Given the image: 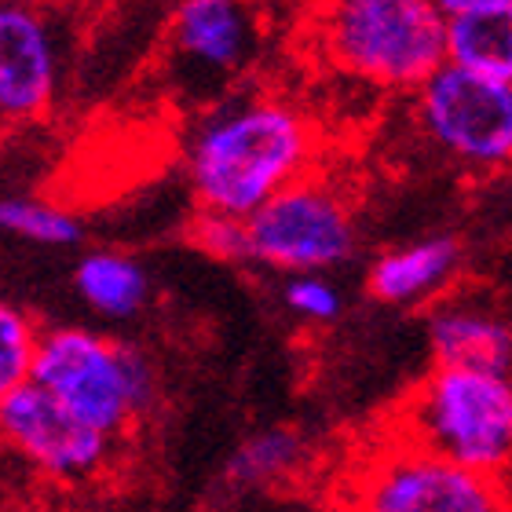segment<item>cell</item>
<instances>
[{"label":"cell","instance_id":"cell-1","mask_svg":"<svg viewBox=\"0 0 512 512\" xmlns=\"http://www.w3.org/2000/svg\"><path fill=\"white\" fill-rule=\"evenodd\" d=\"M322 128L297 99L242 88L194 114L183 136V180L198 213L249 220L275 194L319 172Z\"/></svg>","mask_w":512,"mask_h":512},{"label":"cell","instance_id":"cell-2","mask_svg":"<svg viewBox=\"0 0 512 512\" xmlns=\"http://www.w3.org/2000/svg\"><path fill=\"white\" fill-rule=\"evenodd\" d=\"M319 48L348 81L414 92L447 63V15L432 0H322Z\"/></svg>","mask_w":512,"mask_h":512},{"label":"cell","instance_id":"cell-3","mask_svg":"<svg viewBox=\"0 0 512 512\" xmlns=\"http://www.w3.org/2000/svg\"><path fill=\"white\" fill-rule=\"evenodd\" d=\"M33 384L110 439L128 436L161 399L158 366L139 344L92 326L41 330Z\"/></svg>","mask_w":512,"mask_h":512},{"label":"cell","instance_id":"cell-4","mask_svg":"<svg viewBox=\"0 0 512 512\" xmlns=\"http://www.w3.org/2000/svg\"><path fill=\"white\" fill-rule=\"evenodd\" d=\"M392 432L483 476H512V374L436 366L395 410Z\"/></svg>","mask_w":512,"mask_h":512},{"label":"cell","instance_id":"cell-5","mask_svg":"<svg viewBox=\"0 0 512 512\" xmlns=\"http://www.w3.org/2000/svg\"><path fill=\"white\" fill-rule=\"evenodd\" d=\"M267 26L256 0H176L161 41V81L194 114L242 92L264 59Z\"/></svg>","mask_w":512,"mask_h":512},{"label":"cell","instance_id":"cell-6","mask_svg":"<svg viewBox=\"0 0 512 512\" xmlns=\"http://www.w3.org/2000/svg\"><path fill=\"white\" fill-rule=\"evenodd\" d=\"M337 512H512L509 483L388 432L344 476Z\"/></svg>","mask_w":512,"mask_h":512},{"label":"cell","instance_id":"cell-7","mask_svg":"<svg viewBox=\"0 0 512 512\" xmlns=\"http://www.w3.org/2000/svg\"><path fill=\"white\" fill-rule=\"evenodd\" d=\"M249 264L278 275H330L359 253L352 194L326 172H311L246 220Z\"/></svg>","mask_w":512,"mask_h":512},{"label":"cell","instance_id":"cell-8","mask_svg":"<svg viewBox=\"0 0 512 512\" xmlns=\"http://www.w3.org/2000/svg\"><path fill=\"white\" fill-rule=\"evenodd\" d=\"M410 114L428 150L472 176L512 169V81L443 63L410 92Z\"/></svg>","mask_w":512,"mask_h":512},{"label":"cell","instance_id":"cell-9","mask_svg":"<svg viewBox=\"0 0 512 512\" xmlns=\"http://www.w3.org/2000/svg\"><path fill=\"white\" fill-rule=\"evenodd\" d=\"M0 443L59 483H85L107 469L118 439L85 425L41 384H22L0 403Z\"/></svg>","mask_w":512,"mask_h":512},{"label":"cell","instance_id":"cell-10","mask_svg":"<svg viewBox=\"0 0 512 512\" xmlns=\"http://www.w3.org/2000/svg\"><path fill=\"white\" fill-rule=\"evenodd\" d=\"M63 92L59 26L30 0H0V125H30Z\"/></svg>","mask_w":512,"mask_h":512},{"label":"cell","instance_id":"cell-11","mask_svg":"<svg viewBox=\"0 0 512 512\" xmlns=\"http://www.w3.org/2000/svg\"><path fill=\"white\" fill-rule=\"evenodd\" d=\"M465 267V249L454 235H428L384 249L366 271V293L392 308H428L447 297Z\"/></svg>","mask_w":512,"mask_h":512},{"label":"cell","instance_id":"cell-12","mask_svg":"<svg viewBox=\"0 0 512 512\" xmlns=\"http://www.w3.org/2000/svg\"><path fill=\"white\" fill-rule=\"evenodd\" d=\"M428 348L436 366L512 374V322L480 300H439L428 315Z\"/></svg>","mask_w":512,"mask_h":512},{"label":"cell","instance_id":"cell-13","mask_svg":"<svg viewBox=\"0 0 512 512\" xmlns=\"http://www.w3.org/2000/svg\"><path fill=\"white\" fill-rule=\"evenodd\" d=\"M74 293L99 319L136 322L150 308L154 282L139 256L125 249H88L74 260Z\"/></svg>","mask_w":512,"mask_h":512},{"label":"cell","instance_id":"cell-14","mask_svg":"<svg viewBox=\"0 0 512 512\" xmlns=\"http://www.w3.org/2000/svg\"><path fill=\"white\" fill-rule=\"evenodd\" d=\"M311 458L308 436L293 425H271L246 436L224 465V487L235 494L271 491L304 472Z\"/></svg>","mask_w":512,"mask_h":512},{"label":"cell","instance_id":"cell-15","mask_svg":"<svg viewBox=\"0 0 512 512\" xmlns=\"http://www.w3.org/2000/svg\"><path fill=\"white\" fill-rule=\"evenodd\" d=\"M447 63L512 81V8H480L447 19Z\"/></svg>","mask_w":512,"mask_h":512},{"label":"cell","instance_id":"cell-16","mask_svg":"<svg viewBox=\"0 0 512 512\" xmlns=\"http://www.w3.org/2000/svg\"><path fill=\"white\" fill-rule=\"evenodd\" d=\"M0 235L41 249H74L85 238V224L66 205L33 194H4L0 198Z\"/></svg>","mask_w":512,"mask_h":512},{"label":"cell","instance_id":"cell-17","mask_svg":"<svg viewBox=\"0 0 512 512\" xmlns=\"http://www.w3.org/2000/svg\"><path fill=\"white\" fill-rule=\"evenodd\" d=\"M41 326L11 300L0 297V403L33 381Z\"/></svg>","mask_w":512,"mask_h":512},{"label":"cell","instance_id":"cell-18","mask_svg":"<svg viewBox=\"0 0 512 512\" xmlns=\"http://www.w3.org/2000/svg\"><path fill=\"white\" fill-rule=\"evenodd\" d=\"M278 297L300 326H333L344 315V289L330 275H286Z\"/></svg>","mask_w":512,"mask_h":512},{"label":"cell","instance_id":"cell-19","mask_svg":"<svg viewBox=\"0 0 512 512\" xmlns=\"http://www.w3.org/2000/svg\"><path fill=\"white\" fill-rule=\"evenodd\" d=\"M187 235L205 256L224 260V264H249V238H246V220L224 213H198L187 227Z\"/></svg>","mask_w":512,"mask_h":512},{"label":"cell","instance_id":"cell-20","mask_svg":"<svg viewBox=\"0 0 512 512\" xmlns=\"http://www.w3.org/2000/svg\"><path fill=\"white\" fill-rule=\"evenodd\" d=\"M443 15H465V11H480V8H512V0H432Z\"/></svg>","mask_w":512,"mask_h":512},{"label":"cell","instance_id":"cell-21","mask_svg":"<svg viewBox=\"0 0 512 512\" xmlns=\"http://www.w3.org/2000/svg\"><path fill=\"white\" fill-rule=\"evenodd\" d=\"M505 483H509V494H512V476H509V480H505Z\"/></svg>","mask_w":512,"mask_h":512}]
</instances>
